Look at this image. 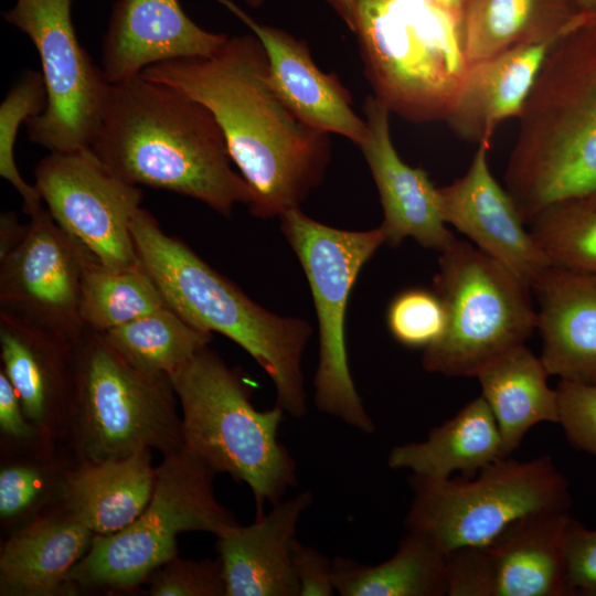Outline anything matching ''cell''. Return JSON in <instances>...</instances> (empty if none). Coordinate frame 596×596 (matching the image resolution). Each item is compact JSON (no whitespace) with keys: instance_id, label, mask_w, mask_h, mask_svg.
Wrapping results in <instances>:
<instances>
[{"instance_id":"1","label":"cell","mask_w":596,"mask_h":596,"mask_svg":"<svg viewBox=\"0 0 596 596\" xmlns=\"http://www.w3.org/2000/svg\"><path fill=\"white\" fill-rule=\"evenodd\" d=\"M140 75L187 94L214 115L249 188L252 215L280 217L322 181L331 158L329 134L306 125L284 102L255 34L228 38L211 56L153 64Z\"/></svg>"},{"instance_id":"2","label":"cell","mask_w":596,"mask_h":596,"mask_svg":"<svg viewBox=\"0 0 596 596\" xmlns=\"http://www.w3.org/2000/svg\"><path fill=\"white\" fill-rule=\"evenodd\" d=\"M89 148L127 182L193 198L224 216L251 201L214 115L141 75L110 84Z\"/></svg>"},{"instance_id":"3","label":"cell","mask_w":596,"mask_h":596,"mask_svg":"<svg viewBox=\"0 0 596 596\" xmlns=\"http://www.w3.org/2000/svg\"><path fill=\"white\" fill-rule=\"evenodd\" d=\"M507 191L523 221L564 202H596V10L552 47L520 114Z\"/></svg>"},{"instance_id":"4","label":"cell","mask_w":596,"mask_h":596,"mask_svg":"<svg viewBox=\"0 0 596 596\" xmlns=\"http://www.w3.org/2000/svg\"><path fill=\"white\" fill-rule=\"evenodd\" d=\"M130 227L137 256L164 304L191 326L243 348L273 381L276 404L294 418L305 416L301 361L310 324L256 304L183 241L163 232L147 210L136 212Z\"/></svg>"},{"instance_id":"5","label":"cell","mask_w":596,"mask_h":596,"mask_svg":"<svg viewBox=\"0 0 596 596\" xmlns=\"http://www.w3.org/2000/svg\"><path fill=\"white\" fill-rule=\"evenodd\" d=\"M182 409L183 448L215 473L246 483L256 517L298 483L297 461L278 439L285 411H258L243 374L207 347L170 376Z\"/></svg>"},{"instance_id":"6","label":"cell","mask_w":596,"mask_h":596,"mask_svg":"<svg viewBox=\"0 0 596 596\" xmlns=\"http://www.w3.org/2000/svg\"><path fill=\"white\" fill-rule=\"evenodd\" d=\"M354 32L374 96L390 111L446 119L469 68L464 19L434 0H355Z\"/></svg>"},{"instance_id":"7","label":"cell","mask_w":596,"mask_h":596,"mask_svg":"<svg viewBox=\"0 0 596 596\" xmlns=\"http://www.w3.org/2000/svg\"><path fill=\"white\" fill-rule=\"evenodd\" d=\"M74 402L64 448L73 461L126 457L148 448H183L170 377L128 363L103 333L86 329L73 348Z\"/></svg>"},{"instance_id":"8","label":"cell","mask_w":596,"mask_h":596,"mask_svg":"<svg viewBox=\"0 0 596 596\" xmlns=\"http://www.w3.org/2000/svg\"><path fill=\"white\" fill-rule=\"evenodd\" d=\"M439 254L433 289L444 302L447 324L424 349L422 366L446 376H477L536 329L532 289L470 243L457 238Z\"/></svg>"},{"instance_id":"9","label":"cell","mask_w":596,"mask_h":596,"mask_svg":"<svg viewBox=\"0 0 596 596\" xmlns=\"http://www.w3.org/2000/svg\"><path fill=\"white\" fill-rule=\"evenodd\" d=\"M215 475L184 448L163 456L143 511L118 532L94 535L88 552L70 574L74 594L136 588L178 555V534L200 531L216 535L238 523L215 497Z\"/></svg>"},{"instance_id":"10","label":"cell","mask_w":596,"mask_h":596,"mask_svg":"<svg viewBox=\"0 0 596 596\" xmlns=\"http://www.w3.org/2000/svg\"><path fill=\"white\" fill-rule=\"evenodd\" d=\"M413 500L404 524L446 554L491 542L514 521L542 511H568L565 477L549 456L502 457L471 478L430 480L409 475Z\"/></svg>"},{"instance_id":"11","label":"cell","mask_w":596,"mask_h":596,"mask_svg":"<svg viewBox=\"0 0 596 596\" xmlns=\"http://www.w3.org/2000/svg\"><path fill=\"white\" fill-rule=\"evenodd\" d=\"M281 231L308 279L319 323V363L313 379L317 408L371 434L374 422L355 389L347 355L345 315L353 285L380 246L381 226L347 231L312 220L299 207L280 216Z\"/></svg>"},{"instance_id":"12","label":"cell","mask_w":596,"mask_h":596,"mask_svg":"<svg viewBox=\"0 0 596 596\" xmlns=\"http://www.w3.org/2000/svg\"><path fill=\"white\" fill-rule=\"evenodd\" d=\"M72 0H17L4 20L35 46L46 89V107L25 123L29 139L50 150L89 148L110 84L79 43Z\"/></svg>"},{"instance_id":"13","label":"cell","mask_w":596,"mask_h":596,"mask_svg":"<svg viewBox=\"0 0 596 596\" xmlns=\"http://www.w3.org/2000/svg\"><path fill=\"white\" fill-rule=\"evenodd\" d=\"M34 175L53 220L97 260L114 268L139 264L130 227L142 199L138 185L116 174L91 148L50 152Z\"/></svg>"},{"instance_id":"14","label":"cell","mask_w":596,"mask_h":596,"mask_svg":"<svg viewBox=\"0 0 596 596\" xmlns=\"http://www.w3.org/2000/svg\"><path fill=\"white\" fill-rule=\"evenodd\" d=\"M568 511H542L447 553L448 596H567Z\"/></svg>"},{"instance_id":"15","label":"cell","mask_w":596,"mask_h":596,"mask_svg":"<svg viewBox=\"0 0 596 596\" xmlns=\"http://www.w3.org/2000/svg\"><path fill=\"white\" fill-rule=\"evenodd\" d=\"M88 254L42 206L30 215L20 245L0 260V308L75 343L87 329L79 304Z\"/></svg>"},{"instance_id":"16","label":"cell","mask_w":596,"mask_h":596,"mask_svg":"<svg viewBox=\"0 0 596 596\" xmlns=\"http://www.w3.org/2000/svg\"><path fill=\"white\" fill-rule=\"evenodd\" d=\"M73 348L54 331L0 308V370L51 453L65 450L75 391Z\"/></svg>"},{"instance_id":"17","label":"cell","mask_w":596,"mask_h":596,"mask_svg":"<svg viewBox=\"0 0 596 596\" xmlns=\"http://www.w3.org/2000/svg\"><path fill=\"white\" fill-rule=\"evenodd\" d=\"M490 142L482 141L466 173L438 188L440 210L447 225L465 234L473 245L503 264L531 289L552 264L524 227L507 190L492 175L488 163Z\"/></svg>"},{"instance_id":"18","label":"cell","mask_w":596,"mask_h":596,"mask_svg":"<svg viewBox=\"0 0 596 596\" xmlns=\"http://www.w3.org/2000/svg\"><path fill=\"white\" fill-rule=\"evenodd\" d=\"M390 113L374 95L366 98L368 135L359 145L380 194L385 243L396 247L411 237L440 253L457 238L444 221L438 188L425 170L405 163L393 146Z\"/></svg>"},{"instance_id":"19","label":"cell","mask_w":596,"mask_h":596,"mask_svg":"<svg viewBox=\"0 0 596 596\" xmlns=\"http://www.w3.org/2000/svg\"><path fill=\"white\" fill-rule=\"evenodd\" d=\"M230 36L200 28L179 0H117L102 44V71L109 84L140 75L153 64L207 57Z\"/></svg>"},{"instance_id":"20","label":"cell","mask_w":596,"mask_h":596,"mask_svg":"<svg viewBox=\"0 0 596 596\" xmlns=\"http://www.w3.org/2000/svg\"><path fill=\"white\" fill-rule=\"evenodd\" d=\"M312 502L313 494L302 491L252 524H231L215 535L226 596H299L294 546L298 522Z\"/></svg>"},{"instance_id":"21","label":"cell","mask_w":596,"mask_h":596,"mask_svg":"<svg viewBox=\"0 0 596 596\" xmlns=\"http://www.w3.org/2000/svg\"><path fill=\"white\" fill-rule=\"evenodd\" d=\"M247 25L262 42L274 85L292 113L309 127L343 136L361 145L368 135L349 92L339 79L323 73L312 61L308 46L290 34L255 21L232 0H219Z\"/></svg>"},{"instance_id":"22","label":"cell","mask_w":596,"mask_h":596,"mask_svg":"<svg viewBox=\"0 0 596 596\" xmlns=\"http://www.w3.org/2000/svg\"><path fill=\"white\" fill-rule=\"evenodd\" d=\"M94 535L61 502L14 529L0 550V595H74L68 577Z\"/></svg>"},{"instance_id":"23","label":"cell","mask_w":596,"mask_h":596,"mask_svg":"<svg viewBox=\"0 0 596 596\" xmlns=\"http://www.w3.org/2000/svg\"><path fill=\"white\" fill-rule=\"evenodd\" d=\"M532 290L550 375L596 384V275L551 266Z\"/></svg>"},{"instance_id":"24","label":"cell","mask_w":596,"mask_h":596,"mask_svg":"<svg viewBox=\"0 0 596 596\" xmlns=\"http://www.w3.org/2000/svg\"><path fill=\"white\" fill-rule=\"evenodd\" d=\"M564 34L518 45L470 64L445 119L456 136L490 142L500 123L519 117L546 56Z\"/></svg>"},{"instance_id":"25","label":"cell","mask_w":596,"mask_h":596,"mask_svg":"<svg viewBox=\"0 0 596 596\" xmlns=\"http://www.w3.org/2000/svg\"><path fill=\"white\" fill-rule=\"evenodd\" d=\"M151 449L99 461H73L62 486V505L94 534L129 525L149 503L156 479Z\"/></svg>"},{"instance_id":"26","label":"cell","mask_w":596,"mask_h":596,"mask_svg":"<svg viewBox=\"0 0 596 596\" xmlns=\"http://www.w3.org/2000/svg\"><path fill=\"white\" fill-rule=\"evenodd\" d=\"M507 457L493 414L480 395L455 416L432 428L423 441H408L392 448L391 469H407L412 475L445 480L455 472L475 477L483 467Z\"/></svg>"},{"instance_id":"27","label":"cell","mask_w":596,"mask_h":596,"mask_svg":"<svg viewBox=\"0 0 596 596\" xmlns=\"http://www.w3.org/2000/svg\"><path fill=\"white\" fill-rule=\"evenodd\" d=\"M549 376L541 356L525 344L502 354L477 374L505 456H511L533 426L544 422L558 424V394L549 386Z\"/></svg>"},{"instance_id":"28","label":"cell","mask_w":596,"mask_h":596,"mask_svg":"<svg viewBox=\"0 0 596 596\" xmlns=\"http://www.w3.org/2000/svg\"><path fill=\"white\" fill-rule=\"evenodd\" d=\"M583 14L573 0H471L465 15L468 63L564 34Z\"/></svg>"},{"instance_id":"29","label":"cell","mask_w":596,"mask_h":596,"mask_svg":"<svg viewBox=\"0 0 596 596\" xmlns=\"http://www.w3.org/2000/svg\"><path fill=\"white\" fill-rule=\"evenodd\" d=\"M333 584L341 596H444L448 594L447 555L426 535L407 531L382 563L333 558Z\"/></svg>"},{"instance_id":"30","label":"cell","mask_w":596,"mask_h":596,"mask_svg":"<svg viewBox=\"0 0 596 596\" xmlns=\"http://www.w3.org/2000/svg\"><path fill=\"white\" fill-rule=\"evenodd\" d=\"M128 363L150 375L170 377L212 341L168 306L103 333Z\"/></svg>"},{"instance_id":"31","label":"cell","mask_w":596,"mask_h":596,"mask_svg":"<svg viewBox=\"0 0 596 596\" xmlns=\"http://www.w3.org/2000/svg\"><path fill=\"white\" fill-rule=\"evenodd\" d=\"M163 306L159 289L140 260L131 267L114 268L88 254L79 304L87 329L104 333Z\"/></svg>"},{"instance_id":"32","label":"cell","mask_w":596,"mask_h":596,"mask_svg":"<svg viewBox=\"0 0 596 596\" xmlns=\"http://www.w3.org/2000/svg\"><path fill=\"white\" fill-rule=\"evenodd\" d=\"M72 462L66 451L2 458L0 467L2 529L14 530L57 504L61 500L65 472Z\"/></svg>"},{"instance_id":"33","label":"cell","mask_w":596,"mask_h":596,"mask_svg":"<svg viewBox=\"0 0 596 596\" xmlns=\"http://www.w3.org/2000/svg\"><path fill=\"white\" fill-rule=\"evenodd\" d=\"M530 223L532 236L552 266L596 275V202L558 203Z\"/></svg>"},{"instance_id":"34","label":"cell","mask_w":596,"mask_h":596,"mask_svg":"<svg viewBox=\"0 0 596 596\" xmlns=\"http://www.w3.org/2000/svg\"><path fill=\"white\" fill-rule=\"evenodd\" d=\"M47 96L41 72L28 71L6 95L0 105V175L22 198L23 211L30 216L42 205L35 185L20 174L14 159V146L20 126L39 116L46 107Z\"/></svg>"},{"instance_id":"35","label":"cell","mask_w":596,"mask_h":596,"mask_svg":"<svg viewBox=\"0 0 596 596\" xmlns=\"http://www.w3.org/2000/svg\"><path fill=\"white\" fill-rule=\"evenodd\" d=\"M386 324L402 345L426 349L443 337L447 324L446 309L434 289L408 288L391 300Z\"/></svg>"},{"instance_id":"36","label":"cell","mask_w":596,"mask_h":596,"mask_svg":"<svg viewBox=\"0 0 596 596\" xmlns=\"http://www.w3.org/2000/svg\"><path fill=\"white\" fill-rule=\"evenodd\" d=\"M151 596H226L221 560H185L178 555L147 579Z\"/></svg>"},{"instance_id":"37","label":"cell","mask_w":596,"mask_h":596,"mask_svg":"<svg viewBox=\"0 0 596 596\" xmlns=\"http://www.w3.org/2000/svg\"><path fill=\"white\" fill-rule=\"evenodd\" d=\"M560 422L570 444L596 456V384L561 380Z\"/></svg>"},{"instance_id":"38","label":"cell","mask_w":596,"mask_h":596,"mask_svg":"<svg viewBox=\"0 0 596 596\" xmlns=\"http://www.w3.org/2000/svg\"><path fill=\"white\" fill-rule=\"evenodd\" d=\"M0 441L1 458L58 454L47 450L38 428L25 416L14 387L1 370Z\"/></svg>"},{"instance_id":"39","label":"cell","mask_w":596,"mask_h":596,"mask_svg":"<svg viewBox=\"0 0 596 596\" xmlns=\"http://www.w3.org/2000/svg\"><path fill=\"white\" fill-rule=\"evenodd\" d=\"M566 579L570 595L596 596V529L574 518L567 529Z\"/></svg>"},{"instance_id":"40","label":"cell","mask_w":596,"mask_h":596,"mask_svg":"<svg viewBox=\"0 0 596 596\" xmlns=\"http://www.w3.org/2000/svg\"><path fill=\"white\" fill-rule=\"evenodd\" d=\"M294 566L300 585L299 596H332L333 561L313 546L299 541L294 546Z\"/></svg>"},{"instance_id":"41","label":"cell","mask_w":596,"mask_h":596,"mask_svg":"<svg viewBox=\"0 0 596 596\" xmlns=\"http://www.w3.org/2000/svg\"><path fill=\"white\" fill-rule=\"evenodd\" d=\"M28 232L14 212H2L0 216V260L20 245Z\"/></svg>"},{"instance_id":"42","label":"cell","mask_w":596,"mask_h":596,"mask_svg":"<svg viewBox=\"0 0 596 596\" xmlns=\"http://www.w3.org/2000/svg\"><path fill=\"white\" fill-rule=\"evenodd\" d=\"M436 3L465 20L471 0H434Z\"/></svg>"},{"instance_id":"43","label":"cell","mask_w":596,"mask_h":596,"mask_svg":"<svg viewBox=\"0 0 596 596\" xmlns=\"http://www.w3.org/2000/svg\"><path fill=\"white\" fill-rule=\"evenodd\" d=\"M582 11L596 10V0H573Z\"/></svg>"},{"instance_id":"44","label":"cell","mask_w":596,"mask_h":596,"mask_svg":"<svg viewBox=\"0 0 596 596\" xmlns=\"http://www.w3.org/2000/svg\"><path fill=\"white\" fill-rule=\"evenodd\" d=\"M249 6L257 7L262 4L263 0H246Z\"/></svg>"}]
</instances>
